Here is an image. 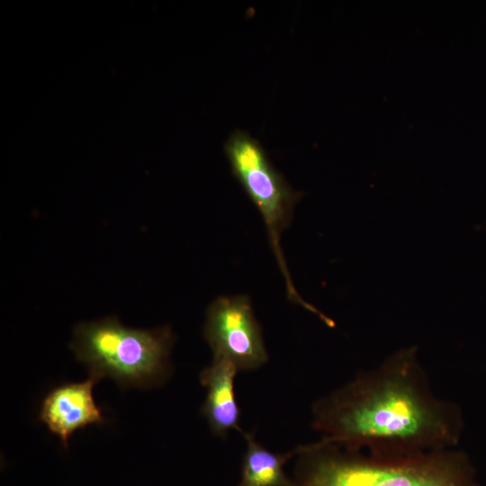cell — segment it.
I'll use <instances>...</instances> for the list:
<instances>
[{"mask_svg": "<svg viewBox=\"0 0 486 486\" xmlns=\"http://www.w3.org/2000/svg\"><path fill=\"white\" fill-rule=\"evenodd\" d=\"M417 354L400 349L317 400L311 426L321 440L389 457L454 448L461 410L434 392Z\"/></svg>", "mask_w": 486, "mask_h": 486, "instance_id": "1", "label": "cell"}, {"mask_svg": "<svg viewBox=\"0 0 486 486\" xmlns=\"http://www.w3.org/2000/svg\"><path fill=\"white\" fill-rule=\"evenodd\" d=\"M296 452V486H479L469 456L454 448L389 457L320 439Z\"/></svg>", "mask_w": 486, "mask_h": 486, "instance_id": "2", "label": "cell"}, {"mask_svg": "<svg viewBox=\"0 0 486 486\" xmlns=\"http://www.w3.org/2000/svg\"><path fill=\"white\" fill-rule=\"evenodd\" d=\"M174 341L168 326L133 328L105 317L77 324L69 347L89 375L112 378L122 388H151L171 374Z\"/></svg>", "mask_w": 486, "mask_h": 486, "instance_id": "3", "label": "cell"}, {"mask_svg": "<svg viewBox=\"0 0 486 486\" xmlns=\"http://www.w3.org/2000/svg\"><path fill=\"white\" fill-rule=\"evenodd\" d=\"M231 172L264 219L271 244L286 277L290 298L298 296L284 262L280 235L292 218L302 193L294 191L274 166L268 154L249 133L236 130L224 144Z\"/></svg>", "mask_w": 486, "mask_h": 486, "instance_id": "4", "label": "cell"}, {"mask_svg": "<svg viewBox=\"0 0 486 486\" xmlns=\"http://www.w3.org/2000/svg\"><path fill=\"white\" fill-rule=\"evenodd\" d=\"M203 337L212 360H227L238 371L260 368L268 360L260 324L248 295L220 296L207 308Z\"/></svg>", "mask_w": 486, "mask_h": 486, "instance_id": "5", "label": "cell"}, {"mask_svg": "<svg viewBox=\"0 0 486 486\" xmlns=\"http://www.w3.org/2000/svg\"><path fill=\"white\" fill-rule=\"evenodd\" d=\"M100 380L89 375L80 382H68L52 389L43 399L39 419L67 447L74 432L91 425H103L105 418L93 395Z\"/></svg>", "mask_w": 486, "mask_h": 486, "instance_id": "6", "label": "cell"}, {"mask_svg": "<svg viewBox=\"0 0 486 486\" xmlns=\"http://www.w3.org/2000/svg\"><path fill=\"white\" fill-rule=\"evenodd\" d=\"M238 368L227 360H212L203 368L199 379L207 392L201 413L205 418L212 432L226 438L228 434L239 427L240 409L238 407L234 382Z\"/></svg>", "mask_w": 486, "mask_h": 486, "instance_id": "7", "label": "cell"}, {"mask_svg": "<svg viewBox=\"0 0 486 486\" xmlns=\"http://www.w3.org/2000/svg\"><path fill=\"white\" fill-rule=\"evenodd\" d=\"M247 448L242 459L238 486H296L284 472V464L296 455V448L274 453L260 444L253 432L242 431Z\"/></svg>", "mask_w": 486, "mask_h": 486, "instance_id": "8", "label": "cell"}]
</instances>
